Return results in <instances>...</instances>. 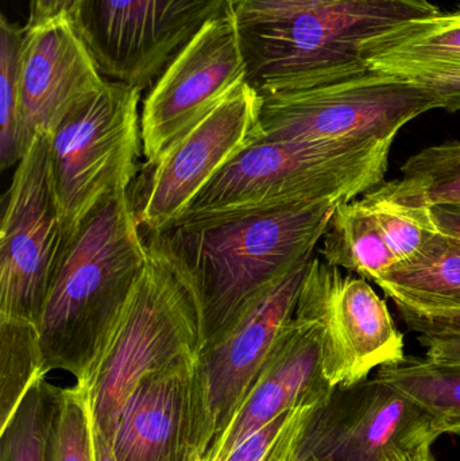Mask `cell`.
Wrapping results in <instances>:
<instances>
[{
	"mask_svg": "<svg viewBox=\"0 0 460 461\" xmlns=\"http://www.w3.org/2000/svg\"><path fill=\"white\" fill-rule=\"evenodd\" d=\"M338 0H230L238 24L265 23L304 13Z\"/></svg>",
	"mask_w": 460,
	"mask_h": 461,
	"instance_id": "29",
	"label": "cell"
},
{
	"mask_svg": "<svg viewBox=\"0 0 460 461\" xmlns=\"http://www.w3.org/2000/svg\"><path fill=\"white\" fill-rule=\"evenodd\" d=\"M0 236V317L40 324L64 227L51 177L50 135H37L15 167Z\"/></svg>",
	"mask_w": 460,
	"mask_h": 461,
	"instance_id": "9",
	"label": "cell"
},
{
	"mask_svg": "<svg viewBox=\"0 0 460 461\" xmlns=\"http://www.w3.org/2000/svg\"><path fill=\"white\" fill-rule=\"evenodd\" d=\"M148 263L129 189L100 203L62 244L41 313L45 373L86 381Z\"/></svg>",
	"mask_w": 460,
	"mask_h": 461,
	"instance_id": "1",
	"label": "cell"
},
{
	"mask_svg": "<svg viewBox=\"0 0 460 461\" xmlns=\"http://www.w3.org/2000/svg\"><path fill=\"white\" fill-rule=\"evenodd\" d=\"M338 205L323 202L200 219L156 233L194 278L205 343L315 255Z\"/></svg>",
	"mask_w": 460,
	"mask_h": 461,
	"instance_id": "2",
	"label": "cell"
},
{
	"mask_svg": "<svg viewBox=\"0 0 460 461\" xmlns=\"http://www.w3.org/2000/svg\"><path fill=\"white\" fill-rule=\"evenodd\" d=\"M375 376L428 411L440 435L460 436V366L407 357L378 368Z\"/></svg>",
	"mask_w": 460,
	"mask_h": 461,
	"instance_id": "22",
	"label": "cell"
},
{
	"mask_svg": "<svg viewBox=\"0 0 460 461\" xmlns=\"http://www.w3.org/2000/svg\"><path fill=\"white\" fill-rule=\"evenodd\" d=\"M140 92L107 81L51 132V177L64 241L100 203L129 189L135 177L142 149Z\"/></svg>",
	"mask_w": 460,
	"mask_h": 461,
	"instance_id": "6",
	"label": "cell"
},
{
	"mask_svg": "<svg viewBox=\"0 0 460 461\" xmlns=\"http://www.w3.org/2000/svg\"><path fill=\"white\" fill-rule=\"evenodd\" d=\"M319 252L329 265L346 268L366 281H378L397 265L377 223L359 199L335 208Z\"/></svg>",
	"mask_w": 460,
	"mask_h": 461,
	"instance_id": "20",
	"label": "cell"
},
{
	"mask_svg": "<svg viewBox=\"0 0 460 461\" xmlns=\"http://www.w3.org/2000/svg\"><path fill=\"white\" fill-rule=\"evenodd\" d=\"M400 170L410 191L432 207L460 204V140L428 146Z\"/></svg>",
	"mask_w": 460,
	"mask_h": 461,
	"instance_id": "26",
	"label": "cell"
},
{
	"mask_svg": "<svg viewBox=\"0 0 460 461\" xmlns=\"http://www.w3.org/2000/svg\"><path fill=\"white\" fill-rule=\"evenodd\" d=\"M321 339L318 320L297 301L293 317L281 333L266 365L203 461H226L243 441L281 414L331 397L335 387L324 371Z\"/></svg>",
	"mask_w": 460,
	"mask_h": 461,
	"instance_id": "15",
	"label": "cell"
},
{
	"mask_svg": "<svg viewBox=\"0 0 460 461\" xmlns=\"http://www.w3.org/2000/svg\"><path fill=\"white\" fill-rule=\"evenodd\" d=\"M304 461H323V460H319L318 457H308V459H305Z\"/></svg>",
	"mask_w": 460,
	"mask_h": 461,
	"instance_id": "37",
	"label": "cell"
},
{
	"mask_svg": "<svg viewBox=\"0 0 460 461\" xmlns=\"http://www.w3.org/2000/svg\"><path fill=\"white\" fill-rule=\"evenodd\" d=\"M91 411V409H89ZM92 451H94V461H118L113 452V443L105 438L104 433L97 427L96 422L92 419Z\"/></svg>",
	"mask_w": 460,
	"mask_h": 461,
	"instance_id": "36",
	"label": "cell"
},
{
	"mask_svg": "<svg viewBox=\"0 0 460 461\" xmlns=\"http://www.w3.org/2000/svg\"><path fill=\"white\" fill-rule=\"evenodd\" d=\"M394 140L254 143L227 164L173 224L353 202L385 181Z\"/></svg>",
	"mask_w": 460,
	"mask_h": 461,
	"instance_id": "4",
	"label": "cell"
},
{
	"mask_svg": "<svg viewBox=\"0 0 460 461\" xmlns=\"http://www.w3.org/2000/svg\"><path fill=\"white\" fill-rule=\"evenodd\" d=\"M312 258L273 285L200 351L196 381L205 454L234 419L293 317Z\"/></svg>",
	"mask_w": 460,
	"mask_h": 461,
	"instance_id": "12",
	"label": "cell"
},
{
	"mask_svg": "<svg viewBox=\"0 0 460 461\" xmlns=\"http://www.w3.org/2000/svg\"><path fill=\"white\" fill-rule=\"evenodd\" d=\"M142 276L86 381L92 419L113 443L124 403L140 381L205 343L202 301L188 268L156 233H148Z\"/></svg>",
	"mask_w": 460,
	"mask_h": 461,
	"instance_id": "3",
	"label": "cell"
},
{
	"mask_svg": "<svg viewBox=\"0 0 460 461\" xmlns=\"http://www.w3.org/2000/svg\"><path fill=\"white\" fill-rule=\"evenodd\" d=\"M434 215L440 230L460 238V204L435 205Z\"/></svg>",
	"mask_w": 460,
	"mask_h": 461,
	"instance_id": "35",
	"label": "cell"
},
{
	"mask_svg": "<svg viewBox=\"0 0 460 461\" xmlns=\"http://www.w3.org/2000/svg\"><path fill=\"white\" fill-rule=\"evenodd\" d=\"M397 311L408 328L419 335L460 332V311H415L404 306Z\"/></svg>",
	"mask_w": 460,
	"mask_h": 461,
	"instance_id": "30",
	"label": "cell"
},
{
	"mask_svg": "<svg viewBox=\"0 0 460 461\" xmlns=\"http://www.w3.org/2000/svg\"><path fill=\"white\" fill-rule=\"evenodd\" d=\"M396 306L415 311H460V238L437 233L408 262L374 282Z\"/></svg>",
	"mask_w": 460,
	"mask_h": 461,
	"instance_id": "19",
	"label": "cell"
},
{
	"mask_svg": "<svg viewBox=\"0 0 460 461\" xmlns=\"http://www.w3.org/2000/svg\"><path fill=\"white\" fill-rule=\"evenodd\" d=\"M440 436L428 411L375 376L334 390L305 432L302 461H383Z\"/></svg>",
	"mask_w": 460,
	"mask_h": 461,
	"instance_id": "14",
	"label": "cell"
},
{
	"mask_svg": "<svg viewBox=\"0 0 460 461\" xmlns=\"http://www.w3.org/2000/svg\"><path fill=\"white\" fill-rule=\"evenodd\" d=\"M78 0H30V15L26 26L38 27L49 22L69 18Z\"/></svg>",
	"mask_w": 460,
	"mask_h": 461,
	"instance_id": "33",
	"label": "cell"
},
{
	"mask_svg": "<svg viewBox=\"0 0 460 461\" xmlns=\"http://www.w3.org/2000/svg\"><path fill=\"white\" fill-rule=\"evenodd\" d=\"M259 96L258 142L269 143L396 140L410 122L437 110L423 86L374 70Z\"/></svg>",
	"mask_w": 460,
	"mask_h": 461,
	"instance_id": "7",
	"label": "cell"
},
{
	"mask_svg": "<svg viewBox=\"0 0 460 461\" xmlns=\"http://www.w3.org/2000/svg\"><path fill=\"white\" fill-rule=\"evenodd\" d=\"M362 54L370 70L405 80L458 70L460 7L399 24L373 38Z\"/></svg>",
	"mask_w": 460,
	"mask_h": 461,
	"instance_id": "18",
	"label": "cell"
},
{
	"mask_svg": "<svg viewBox=\"0 0 460 461\" xmlns=\"http://www.w3.org/2000/svg\"><path fill=\"white\" fill-rule=\"evenodd\" d=\"M431 443H424L413 448H394L383 455V461H437L432 454Z\"/></svg>",
	"mask_w": 460,
	"mask_h": 461,
	"instance_id": "34",
	"label": "cell"
},
{
	"mask_svg": "<svg viewBox=\"0 0 460 461\" xmlns=\"http://www.w3.org/2000/svg\"><path fill=\"white\" fill-rule=\"evenodd\" d=\"M27 27L21 59V100L27 143L59 124L107 81L69 18Z\"/></svg>",
	"mask_w": 460,
	"mask_h": 461,
	"instance_id": "17",
	"label": "cell"
},
{
	"mask_svg": "<svg viewBox=\"0 0 460 461\" xmlns=\"http://www.w3.org/2000/svg\"><path fill=\"white\" fill-rule=\"evenodd\" d=\"M27 27L0 19V167L11 169L29 149L21 100V59Z\"/></svg>",
	"mask_w": 460,
	"mask_h": 461,
	"instance_id": "24",
	"label": "cell"
},
{
	"mask_svg": "<svg viewBox=\"0 0 460 461\" xmlns=\"http://www.w3.org/2000/svg\"><path fill=\"white\" fill-rule=\"evenodd\" d=\"M359 200L377 223L397 265L420 254L442 232L434 207L413 194L402 178L383 181Z\"/></svg>",
	"mask_w": 460,
	"mask_h": 461,
	"instance_id": "21",
	"label": "cell"
},
{
	"mask_svg": "<svg viewBox=\"0 0 460 461\" xmlns=\"http://www.w3.org/2000/svg\"><path fill=\"white\" fill-rule=\"evenodd\" d=\"M43 461H94L91 411L77 386L59 390L46 432Z\"/></svg>",
	"mask_w": 460,
	"mask_h": 461,
	"instance_id": "27",
	"label": "cell"
},
{
	"mask_svg": "<svg viewBox=\"0 0 460 461\" xmlns=\"http://www.w3.org/2000/svg\"><path fill=\"white\" fill-rule=\"evenodd\" d=\"M259 108L261 96L243 81L161 154L137 211L146 232L172 226L227 164L258 142Z\"/></svg>",
	"mask_w": 460,
	"mask_h": 461,
	"instance_id": "13",
	"label": "cell"
},
{
	"mask_svg": "<svg viewBox=\"0 0 460 461\" xmlns=\"http://www.w3.org/2000/svg\"><path fill=\"white\" fill-rule=\"evenodd\" d=\"M246 81L239 29L231 11L208 22L154 81L140 115L142 151L150 167L235 86Z\"/></svg>",
	"mask_w": 460,
	"mask_h": 461,
	"instance_id": "11",
	"label": "cell"
},
{
	"mask_svg": "<svg viewBox=\"0 0 460 461\" xmlns=\"http://www.w3.org/2000/svg\"><path fill=\"white\" fill-rule=\"evenodd\" d=\"M299 303L320 324L324 371L335 389L366 381L375 368L407 357L388 303L366 279L345 276L313 255Z\"/></svg>",
	"mask_w": 460,
	"mask_h": 461,
	"instance_id": "10",
	"label": "cell"
},
{
	"mask_svg": "<svg viewBox=\"0 0 460 461\" xmlns=\"http://www.w3.org/2000/svg\"><path fill=\"white\" fill-rule=\"evenodd\" d=\"M324 402L299 406L281 414L243 441L226 461H302L305 432Z\"/></svg>",
	"mask_w": 460,
	"mask_h": 461,
	"instance_id": "28",
	"label": "cell"
},
{
	"mask_svg": "<svg viewBox=\"0 0 460 461\" xmlns=\"http://www.w3.org/2000/svg\"><path fill=\"white\" fill-rule=\"evenodd\" d=\"M46 375L38 325L0 317V430L7 427L35 382Z\"/></svg>",
	"mask_w": 460,
	"mask_h": 461,
	"instance_id": "23",
	"label": "cell"
},
{
	"mask_svg": "<svg viewBox=\"0 0 460 461\" xmlns=\"http://www.w3.org/2000/svg\"><path fill=\"white\" fill-rule=\"evenodd\" d=\"M230 0H78L69 19L102 75L142 91Z\"/></svg>",
	"mask_w": 460,
	"mask_h": 461,
	"instance_id": "8",
	"label": "cell"
},
{
	"mask_svg": "<svg viewBox=\"0 0 460 461\" xmlns=\"http://www.w3.org/2000/svg\"><path fill=\"white\" fill-rule=\"evenodd\" d=\"M59 390L45 378L35 382L7 427L0 430V461H43L46 432Z\"/></svg>",
	"mask_w": 460,
	"mask_h": 461,
	"instance_id": "25",
	"label": "cell"
},
{
	"mask_svg": "<svg viewBox=\"0 0 460 461\" xmlns=\"http://www.w3.org/2000/svg\"><path fill=\"white\" fill-rule=\"evenodd\" d=\"M419 343L426 348V359L443 366H460V332L419 335Z\"/></svg>",
	"mask_w": 460,
	"mask_h": 461,
	"instance_id": "32",
	"label": "cell"
},
{
	"mask_svg": "<svg viewBox=\"0 0 460 461\" xmlns=\"http://www.w3.org/2000/svg\"><path fill=\"white\" fill-rule=\"evenodd\" d=\"M423 86L434 97L437 110L460 111V69L410 80Z\"/></svg>",
	"mask_w": 460,
	"mask_h": 461,
	"instance_id": "31",
	"label": "cell"
},
{
	"mask_svg": "<svg viewBox=\"0 0 460 461\" xmlns=\"http://www.w3.org/2000/svg\"><path fill=\"white\" fill-rule=\"evenodd\" d=\"M196 359L178 360L138 384L113 435L118 461L204 460Z\"/></svg>",
	"mask_w": 460,
	"mask_h": 461,
	"instance_id": "16",
	"label": "cell"
},
{
	"mask_svg": "<svg viewBox=\"0 0 460 461\" xmlns=\"http://www.w3.org/2000/svg\"><path fill=\"white\" fill-rule=\"evenodd\" d=\"M429 0H338L280 21L238 24L246 83L280 94L367 72L364 46L413 19L439 15Z\"/></svg>",
	"mask_w": 460,
	"mask_h": 461,
	"instance_id": "5",
	"label": "cell"
}]
</instances>
